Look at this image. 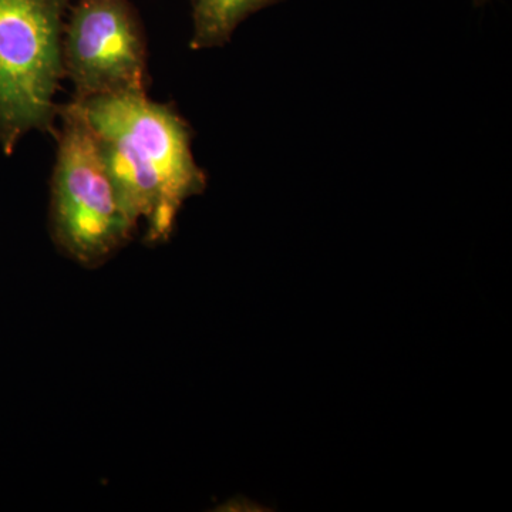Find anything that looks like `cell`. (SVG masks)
<instances>
[{"instance_id":"6da1fadb","label":"cell","mask_w":512,"mask_h":512,"mask_svg":"<svg viewBox=\"0 0 512 512\" xmlns=\"http://www.w3.org/2000/svg\"><path fill=\"white\" fill-rule=\"evenodd\" d=\"M77 101L124 211L137 228L144 222L148 244L167 241L184 202L207 187L192 156L191 127L147 94Z\"/></svg>"},{"instance_id":"7a4b0ae2","label":"cell","mask_w":512,"mask_h":512,"mask_svg":"<svg viewBox=\"0 0 512 512\" xmlns=\"http://www.w3.org/2000/svg\"><path fill=\"white\" fill-rule=\"evenodd\" d=\"M57 119L52 237L73 261L97 266L123 248L137 227L121 205L79 101L59 106Z\"/></svg>"},{"instance_id":"3957f363","label":"cell","mask_w":512,"mask_h":512,"mask_svg":"<svg viewBox=\"0 0 512 512\" xmlns=\"http://www.w3.org/2000/svg\"><path fill=\"white\" fill-rule=\"evenodd\" d=\"M70 0H0V147L12 154L30 131L56 134Z\"/></svg>"},{"instance_id":"277c9868","label":"cell","mask_w":512,"mask_h":512,"mask_svg":"<svg viewBox=\"0 0 512 512\" xmlns=\"http://www.w3.org/2000/svg\"><path fill=\"white\" fill-rule=\"evenodd\" d=\"M64 79L76 100L147 94V42L128 0H77L63 30Z\"/></svg>"},{"instance_id":"5b68a950","label":"cell","mask_w":512,"mask_h":512,"mask_svg":"<svg viewBox=\"0 0 512 512\" xmlns=\"http://www.w3.org/2000/svg\"><path fill=\"white\" fill-rule=\"evenodd\" d=\"M282 0H191L194 35L191 49L222 47L249 16Z\"/></svg>"},{"instance_id":"8992f818","label":"cell","mask_w":512,"mask_h":512,"mask_svg":"<svg viewBox=\"0 0 512 512\" xmlns=\"http://www.w3.org/2000/svg\"><path fill=\"white\" fill-rule=\"evenodd\" d=\"M473 2H474V5H476V6H483V5H485V3L488 2V0H473Z\"/></svg>"}]
</instances>
